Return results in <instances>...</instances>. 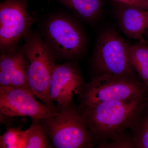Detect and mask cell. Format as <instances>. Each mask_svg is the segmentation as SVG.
Here are the masks:
<instances>
[{"label": "cell", "mask_w": 148, "mask_h": 148, "mask_svg": "<svg viewBox=\"0 0 148 148\" xmlns=\"http://www.w3.org/2000/svg\"><path fill=\"white\" fill-rule=\"evenodd\" d=\"M148 99L146 96L104 102L79 112L94 140L101 143L126 135L129 130L132 131L142 116Z\"/></svg>", "instance_id": "cell-1"}, {"label": "cell", "mask_w": 148, "mask_h": 148, "mask_svg": "<svg viewBox=\"0 0 148 148\" xmlns=\"http://www.w3.org/2000/svg\"><path fill=\"white\" fill-rule=\"evenodd\" d=\"M25 37L22 50L26 61L29 87L43 103L57 111L49 93L51 77L56 64L53 53L38 35L28 33Z\"/></svg>", "instance_id": "cell-2"}, {"label": "cell", "mask_w": 148, "mask_h": 148, "mask_svg": "<svg viewBox=\"0 0 148 148\" xmlns=\"http://www.w3.org/2000/svg\"><path fill=\"white\" fill-rule=\"evenodd\" d=\"M53 115L40 119L53 147L56 148H91L94 139L71 103L58 107Z\"/></svg>", "instance_id": "cell-3"}, {"label": "cell", "mask_w": 148, "mask_h": 148, "mask_svg": "<svg viewBox=\"0 0 148 148\" xmlns=\"http://www.w3.org/2000/svg\"><path fill=\"white\" fill-rule=\"evenodd\" d=\"M148 88L143 82L107 74L97 75L83 84L79 95L81 110L104 102L125 101L146 96Z\"/></svg>", "instance_id": "cell-4"}, {"label": "cell", "mask_w": 148, "mask_h": 148, "mask_svg": "<svg viewBox=\"0 0 148 148\" xmlns=\"http://www.w3.org/2000/svg\"><path fill=\"white\" fill-rule=\"evenodd\" d=\"M128 44L114 29L102 30L98 35L93 56L96 75L107 74L138 80L137 73L128 60Z\"/></svg>", "instance_id": "cell-5"}, {"label": "cell", "mask_w": 148, "mask_h": 148, "mask_svg": "<svg viewBox=\"0 0 148 148\" xmlns=\"http://www.w3.org/2000/svg\"><path fill=\"white\" fill-rule=\"evenodd\" d=\"M46 43L53 53L68 59H73L84 50L83 32L76 21L63 15L49 18L44 27Z\"/></svg>", "instance_id": "cell-6"}, {"label": "cell", "mask_w": 148, "mask_h": 148, "mask_svg": "<svg viewBox=\"0 0 148 148\" xmlns=\"http://www.w3.org/2000/svg\"><path fill=\"white\" fill-rule=\"evenodd\" d=\"M27 3L28 0H4L0 4V48L4 52L15 49L19 40L28 34L34 23Z\"/></svg>", "instance_id": "cell-7"}, {"label": "cell", "mask_w": 148, "mask_h": 148, "mask_svg": "<svg viewBox=\"0 0 148 148\" xmlns=\"http://www.w3.org/2000/svg\"><path fill=\"white\" fill-rule=\"evenodd\" d=\"M35 96L32 90L27 88L0 87L1 113L9 116H28L32 119H40L53 115L57 111L40 103Z\"/></svg>", "instance_id": "cell-8"}, {"label": "cell", "mask_w": 148, "mask_h": 148, "mask_svg": "<svg viewBox=\"0 0 148 148\" xmlns=\"http://www.w3.org/2000/svg\"><path fill=\"white\" fill-rule=\"evenodd\" d=\"M84 84L76 66L71 63L55 65L49 83V93L58 107L72 103L74 96L79 94Z\"/></svg>", "instance_id": "cell-9"}, {"label": "cell", "mask_w": 148, "mask_h": 148, "mask_svg": "<svg viewBox=\"0 0 148 148\" xmlns=\"http://www.w3.org/2000/svg\"><path fill=\"white\" fill-rule=\"evenodd\" d=\"M117 14L120 25L124 34L130 38L145 42L143 38L147 30L146 11L121 4Z\"/></svg>", "instance_id": "cell-10"}, {"label": "cell", "mask_w": 148, "mask_h": 148, "mask_svg": "<svg viewBox=\"0 0 148 148\" xmlns=\"http://www.w3.org/2000/svg\"><path fill=\"white\" fill-rule=\"evenodd\" d=\"M80 18L88 23H94L101 15L103 0H58Z\"/></svg>", "instance_id": "cell-11"}, {"label": "cell", "mask_w": 148, "mask_h": 148, "mask_svg": "<svg viewBox=\"0 0 148 148\" xmlns=\"http://www.w3.org/2000/svg\"><path fill=\"white\" fill-rule=\"evenodd\" d=\"M130 63L148 88V44L141 42L127 48Z\"/></svg>", "instance_id": "cell-12"}, {"label": "cell", "mask_w": 148, "mask_h": 148, "mask_svg": "<svg viewBox=\"0 0 148 148\" xmlns=\"http://www.w3.org/2000/svg\"><path fill=\"white\" fill-rule=\"evenodd\" d=\"M31 126L22 131L24 148H49L53 147L40 119H32Z\"/></svg>", "instance_id": "cell-13"}, {"label": "cell", "mask_w": 148, "mask_h": 148, "mask_svg": "<svg viewBox=\"0 0 148 148\" xmlns=\"http://www.w3.org/2000/svg\"><path fill=\"white\" fill-rule=\"evenodd\" d=\"M18 51L4 52L0 59V87L11 86L12 75L16 64Z\"/></svg>", "instance_id": "cell-14"}, {"label": "cell", "mask_w": 148, "mask_h": 148, "mask_svg": "<svg viewBox=\"0 0 148 148\" xmlns=\"http://www.w3.org/2000/svg\"><path fill=\"white\" fill-rule=\"evenodd\" d=\"M11 86L31 90L28 83L26 61L22 49L18 50L16 64L12 75Z\"/></svg>", "instance_id": "cell-15"}, {"label": "cell", "mask_w": 148, "mask_h": 148, "mask_svg": "<svg viewBox=\"0 0 148 148\" xmlns=\"http://www.w3.org/2000/svg\"><path fill=\"white\" fill-rule=\"evenodd\" d=\"M145 116L141 117L134 129L131 138L134 147L148 148V110Z\"/></svg>", "instance_id": "cell-16"}, {"label": "cell", "mask_w": 148, "mask_h": 148, "mask_svg": "<svg viewBox=\"0 0 148 148\" xmlns=\"http://www.w3.org/2000/svg\"><path fill=\"white\" fill-rule=\"evenodd\" d=\"M22 131L18 128L12 127L7 130L0 138L1 148H23Z\"/></svg>", "instance_id": "cell-17"}, {"label": "cell", "mask_w": 148, "mask_h": 148, "mask_svg": "<svg viewBox=\"0 0 148 148\" xmlns=\"http://www.w3.org/2000/svg\"><path fill=\"white\" fill-rule=\"evenodd\" d=\"M98 148H132L134 147L131 137L127 135L116 138L108 142L100 143Z\"/></svg>", "instance_id": "cell-18"}, {"label": "cell", "mask_w": 148, "mask_h": 148, "mask_svg": "<svg viewBox=\"0 0 148 148\" xmlns=\"http://www.w3.org/2000/svg\"><path fill=\"white\" fill-rule=\"evenodd\" d=\"M120 4L124 5L132 6L141 2L145 0H113Z\"/></svg>", "instance_id": "cell-19"}, {"label": "cell", "mask_w": 148, "mask_h": 148, "mask_svg": "<svg viewBox=\"0 0 148 148\" xmlns=\"http://www.w3.org/2000/svg\"><path fill=\"white\" fill-rule=\"evenodd\" d=\"M130 6L142 10H148V0H145L137 4Z\"/></svg>", "instance_id": "cell-20"}, {"label": "cell", "mask_w": 148, "mask_h": 148, "mask_svg": "<svg viewBox=\"0 0 148 148\" xmlns=\"http://www.w3.org/2000/svg\"><path fill=\"white\" fill-rule=\"evenodd\" d=\"M145 11L146 15H147V30H148V10Z\"/></svg>", "instance_id": "cell-21"}, {"label": "cell", "mask_w": 148, "mask_h": 148, "mask_svg": "<svg viewBox=\"0 0 148 148\" xmlns=\"http://www.w3.org/2000/svg\"><path fill=\"white\" fill-rule=\"evenodd\" d=\"M146 107H147V110H148V99L147 101V106H146Z\"/></svg>", "instance_id": "cell-22"}, {"label": "cell", "mask_w": 148, "mask_h": 148, "mask_svg": "<svg viewBox=\"0 0 148 148\" xmlns=\"http://www.w3.org/2000/svg\"><path fill=\"white\" fill-rule=\"evenodd\" d=\"M148 31V33H147V38H148V30H147Z\"/></svg>", "instance_id": "cell-23"}]
</instances>
